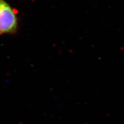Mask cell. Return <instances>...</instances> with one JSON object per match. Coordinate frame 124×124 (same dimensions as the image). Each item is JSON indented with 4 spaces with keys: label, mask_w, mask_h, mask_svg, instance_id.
Returning a JSON list of instances; mask_svg holds the SVG:
<instances>
[{
    "label": "cell",
    "mask_w": 124,
    "mask_h": 124,
    "mask_svg": "<svg viewBox=\"0 0 124 124\" xmlns=\"http://www.w3.org/2000/svg\"><path fill=\"white\" fill-rule=\"evenodd\" d=\"M16 15L7 3L0 0V33L13 32L17 28Z\"/></svg>",
    "instance_id": "cell-1"
}]
</instances>
